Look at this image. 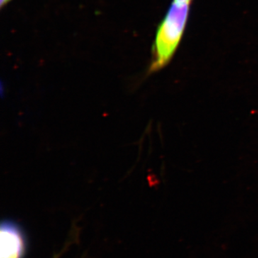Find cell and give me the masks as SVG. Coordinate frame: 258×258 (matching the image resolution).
Wrapping results in <instances>:
<instances>
[{
	"mask_svg": "<svg viewBox=\"0 0 258 258\" xmlns=\"http://www.w3.org/2000/svg\"><path fill=\"white\" fill-rule=\"evenodd\" d=\"M189 4L174 3L157 32L149 72H157L170 61L181 41L189 16Z\"/></svg>",
	"mask_w": 258,
	"mask_h": 258,
	"instance_id": "1",
	"label": "cell"
},
{
	"mask_svg": "<svg viewBox=\"0 0 258 258\" xmlns=\"http://www.w3.org/2000/svg\"><path fill=\"white\" fill-rule=\"evenodd\" d=\"M25 240L22 231L13 222L5 221L1 226V258H22Z\"/></svg>",
	"mask_w": 258,
	"mask_h": 258,
	"instance_id": "2",
	"label": "cell"
},
{
	"mask_svg": "<svg viewBox=\"0 0 258 258\" xmlns=\"http://www.w3.org/2000/svg\"><path fill=\"white\" fill-rule=\"evenodd\" d=\"M191 0H174V3L178 4H189Z\"/></svg>",
	"mask_w": 258,
	"mask_h": 258,
	"instance_id": "3",
	"label": "cell"
},
{
	"mask_svg": "<svg viewBox=\"0 0 258 258\" xmlns=\"http://www.w3.org/2000/svg\"><path fill=\"white\" fill-rule=\"evenodd\" d=\"M10 1H11V0H0V5H1V8H3L5 5L8 4V3Z\"/></svg>",
	"mask_w": 258,
	"mask_h": 258,
	"instance_id": "4",
	"label": "cell"
}]
</instances>
